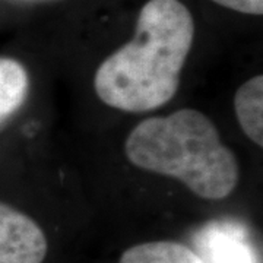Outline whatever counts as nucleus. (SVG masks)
I'll list each match as a JSON object with an SVG mask.
<instances>
[{"instance_id":"obj_5","label":"nucleus","mask_w":263,"mask_h":263,"mask_svg":"<svg viewBox=\"0 0 263 263\" xmlns=\"http://www.w3.org/2000/svg\"><path fill=\"white\" fill-rule=\"evenodd\" d=\"M28 88L27 69L18 60L0 57V124L25 103Z\"/></svg>"},{"instance_id":"obj_7","label":"nucleus","mask_w":263,"mask_h":263,"mask_svg":"<svg viewBox=\"0 0 263 263\" xmlns=\"http://www.w3.org/2000/svg\"><path fill=\"white\" fill-rule=\"evenodd\" d=\"M214 262L215 263H250L245 246L233 243L230 240L218 241L214 246Z\"/></svg>"},{"instance_id":"obj_2","label":"nucleus","mask_w":263,"mask_h":263,"mask_svg":"<svg viewBox=\"0 0 263 263\" xmlns=\"http://www.w3.org/2000/svg\"><path fill=\"white\" fill-rule=\"evenodd\" d=\"M133 165L181 181L196 196L221 200L234 192L238 164L216 126L193 108L141 122L126 139Z\"/></svg>"},{"instance_id":"obj_3","label":"nucleus","mask_w":263,"mask_h":263,"mask_svg":"<svg viewBox=\"0 0 263 263\" xmlns=\"http://www.w3.org/2000/svg\"><path fill=\"white\" fill-rule=\"evenodd\" d=\"M47 249L44 231L32 218L0 202V263H41Z\"/></svg>"},{"instance_id":"obj_6","label":"nucleus","mask_w":263,"mask_h":263,"mask_svg":"<svg viewBox=\"0 0 263 263\" xmlns=\"http://www.w3.org/2000/svg\"><path fill=\"white\" fill-rule=\"evenodd\" d=\"M119 263H206L177 241H149L129 247Z\"/></svg>"},{"instance_id":"obj_8","label":"nucleus","mask_w":263,"mask_h":263,"mask_svg":"<svg viewBox=\"0 0 263 263\" xmlns=\"http://www.w3.org/2000/svg\"><path fill=\"white\" fill-rule=\"evenodd\" d=\"M216 5L224 6L227 9L237 10L247 15H262L263 0H212Z\"/></svg>"},{"instance_id":"obj_4","label":"nucleus","mask_w":263,"mask_h":263,"mask_svg":"<svg viewBox=\"0 0 263 263\" xmlns=\"http://www.w3.org/2000/svg\"><path fill=\"white\" fill-rule=\"evenodd\" d=\"M237 120L245 135L257 146H263V76L246 81L234 95Z\"/></svg>"},{"instance_id":"obj_1","label":"nucleus","mask_w":263,"mask_h":263,"mask_svg":"<svg viewBox=\"0 0 263 263\" xmlns=\"http://www.w3.org/2000/svg\"><path fill=\"white\" fill-rule=\"evenodd\" d=\"M193 37L195 22L181 2L149 0L139 13L133 40L97 69L98 98L127 113L162 107L177 94Z\"/></svg>"}]
</instances>
